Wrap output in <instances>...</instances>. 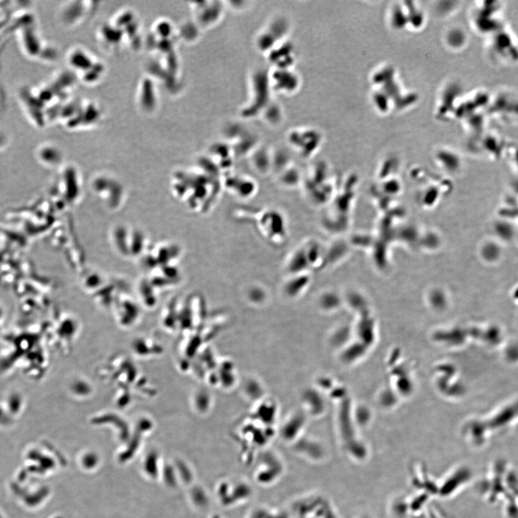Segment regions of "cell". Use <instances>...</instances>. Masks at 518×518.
<instances>
[{
  "instance_id": "obj_1",
  "label": "cell",
  "mask_w": 518,
  "mask_h": 518,
  "mask_svg": "<svg viewBox=\"0 0 518 518\" xmlns=\"http://www.w3.org/2000/svg\"><path fill=\"white\" fill-rule=\"evenodd\" d=\"M514 468L505 460H496L490 465L482 484V494L490 505L502 504L510 497Z\"/></svg>"
},
{
  "instance_id": "obj_2",
  "label": "cell",
  "mask_w": 518,
  "mask_h": 518,
  "mask_svg": "<svg viewBox=\"0 0 518 518\" xmlns=\"http://www.w3.org/2000/svg\"><path fill=\"white\" fill-rule=\"evenodd\" d=\"M504 518H518L517 497H507L502 503Z\"/></svg>"
}]
</instances>
